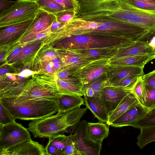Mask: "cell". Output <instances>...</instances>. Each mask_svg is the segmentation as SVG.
Here are the masks:
<instances>
[{"label": "cell", "instance_id": "44", "mask_svg": "<svg viewBox=\"0 0 155 155\" xmlns=\"http://www.w3.org/2000/svg\"><path fill=\"white\" fill-rule=\"evenodd\" d=\"M32 72L28 70H26L22 71L20 74V76L24 77L26 76L30 75L32 74Z\"/></svg>", "mask_w": 155, "mask_h": 155}, {"label": "cell", "instance_id": "13", "mask_svg": "<svg viewBox=\"0 0 155 155\" xmlns=\"http://www.w3.org/2000/svg\"><path fill=\"white\" fill-rule=\"evenodd\" d=\"M56 20L54 15L39 8L24 35L38 33L46 30Z\"/></svg>", "mask_w": 155, "mask_h": 155}, {"label": "cell", "instance_id": "19", "mask_svg": "<svg viewBox=\"0 0 155 155\" xmlns=\"http://www.w3.org/2000/svg\"><path fill=\"white\" fill-rule=\"evenodd\" d=\"M147 54L155 55L154 51L149 45L148 41H138L121 49L111 58Z\"/></svg>", "mask_w": 155, "mask_h": 155}, {"label": "cell", "instance_id": "49", "mask_svg": "<svg viewBox=\"0 0 155 155\" xmlns=\"http://www.w3.org/2000/svg\"><path fill=\"white\" fill-rule=\"evenodd\" d=\"M7 72V70L5 68H1L0 69V74L1 75L5 74Z\"/></svg>", "mask_w": 155, "mask_h": 155}, {"label": "cell", "instance_id": "15", "mask_svg": "<svg viewBox=\"0 0 155 155\" xmlns=\"http://www.w3.org/2000/svg\"><path fill=\"white\" fill-rule=\"evenodd\" d=\"M144 67L131 66L112 67L110 66L106 74L110 84L112 82L130 75L142 76L144 74Z\"/></svg>", "mask_w": 155, "mask_h": 155}, {"label": "cell", "instance_id": "31", "mask_svg": "<svg viewBox=\"0 0 155 155\" xmlns=\"http://www.w3.org/2000/svg\"><path fill=\"white\" fill-rule=\"evenodd\" d=\"M68 137L69 136H67L64 134H60L50 136L48 137L49 139L48 141L64 152L68 143Z\"/></svg>", "mask_w": 155, "mask_h": 155}, {"label": "cell", "instance_id": "22", "mask_svg": "<svg viewBox=\"0 0 155 155\" xmlns=\"http://www.w3.org/2000/svg\"><path fill=\"white\" fill-rule=\"evenodd\" d=\"M110 85L106 73L94 80L88 84L84 85L82 87L84 96L100 97V94L105 87Z\"/></svg>", "mask_w": 155, "mask_h": 155}, {"label": "cell", "instance_id": "28", "mask_svg": "<svg viewBox=\"0 0 155 155\" xmlns=\"http://www.w3.org/2000/svg\"><path fill=\"white\" fill-rule=\"evenodd\" d=\"M139 102L143 105L145 101L146 90L145 84L142 78L140 77L131 90Z\"/></svg>", "mask_w": 155, "mask_h": 155}, {"label": "cell", "instance_id": "16", "mask_svg": "<svg viewBox=\"0 0 155 155\" xmlns=\"http://www.w3.org/2000/svg\"><path fill=\"white\" fill-rule=\"evenodd\" d=\"M85 105L99 121L106 123L108 117V109L101 97L98 96H84Z\"/></svg>", "mask_w": 155, "mask_h": 155}, {"label": "cell", "instance_id": "6", "mask_svg": "<svg viewBox=\"0 0 155 155\" xmlns=\"http://www.w3.org/2000/svg\"><path fill=\"white\" fill-rule=\"evenodd\" d=\"M29 132L27 128L15 121L0 125V150L31 139Z\"/></svg>", "mask_w": 155, "mask_h": 155}, {"label": "cell", "instance_id": "27", "mask_svg": "<svg viewBox=\"0 0 155 155\" xmlns=\"http://www.w3.org/2000/svg\"><path fill=\"white\" fill-rule=\"evenodd\" d=\"M39 8L53 14L66 10L53 0H34Z\"/></svg>", "mask_w": 155, "mask_h": 155}, {"label": "cell", "instance_id": "4", "mask_svg": "<svg viewBox=\"0 0 155 155\" xmlns=\"http://www.w3.org/2000/svg\"><path fill=\"white\" fill-rule=\"evenodd\" d=\"M63 47L75 49L104 47L124 48L135 41L112 37L93 35H72L63 37Z\"/></svg>", "mask_w": 155, "mask_h": 155}, {"label": "cell", "instance_id": "42", "mask_svg": "<svg viewBox=\"0 0 155 155\" xmlns=\"http://www.w3.org/2000/svg\"><path fill=\"white\" fill-rule=\"evenodd\" d=\"M148 43L149 45L153 49L155 53V31L150 36Z\"/></svg>", "mask_w": 155, "mask_h": 155}, {"label": "cell", "instance_id": "32", "mask_svg": "<svg viewBox=\"0 0 155 155\" xmlns=\"http://www.w3.org/2000/svg\"><path fill=\"white\" fill-rule=\"evenodd\" d=\"M63 155H82L77 145L73 134L69 135L67 145L64 149Z\"/></svg>", "mask_w": 155, "mask_h": 155}, {"label": "cell", "instance_id": "11", "mask_svg": "<svg viewBox=\"0 0 155 155\" xmlns=\"http://www.w3.org/2000/svg\"><path fill=\"white\" fill-rule=\"evenodd\" d=\"M131 91L121 87L109 85L103 89L100 94V97L107 107L109 113Z\"/></svg>", "mask_w": 155, "mask_h": 155}, {"label": "cell", "instance_id": "41", "mask_svg": "<svg viewBox=\"0 0 155 155\" xmlns=\"http://www.w3.org/2000/svg\"><path fill=\"white\" fill-rule=\"evenodd\" d=\"M64 24L60 23L56 20L53 22L50 28L51 32L55 31L61 28Z\"/></svg>", "mask_w": 155, "mask_h": 155}, {"label": "cell", "instance_id": "9", "mask_svg": "<svg viewBox=\"0 0 155 155\" xmlns=\"http://www.w3.org/2000/svg\"><path fill=\"white\" fill-rule=\"evenodd\" d=\"M110 59L105 58L93 61L79 70L80 79L83 86L106 73L110 67Z\"/></svg>", "mask_w": 155, "mask_h": 155}, {"label": "cell", "instance_id": "7", "mask_svg": "<svg viewBox=\"0 0 155 155\" xmlns=\"http://www.w3.org/2000/svg\"><path fill=\"white\" fill-rule=\"evenodd\" d=\"M61 94L54 86L33 85L23 86L8 94L4 98H0L10 100L57 99Z\"/></svg>", "mask_w": 155, "mask_h": 155}, {"label": "cell", "instance_id": "34", "mask_svg": "<svg viewBox=\"0 0 155 155\" xmlns=\"http://www.w3.org/2000/svg\"><path fill=\"white\" fill-rule=\"evenodd\" d=\"M146 98L144 106L148 110L155 106V88L145 84Z\"/></svg>", "mask_w": 155, "mask_h": 155}, {"label": "cell", "instance_id": "38", "mask_svg": "<svg viewBox=\"0 0 155 155\" xmlns=\"http://www.w3.org/2000/svg\"><path fill=\"white\" fill-rule=\"evenodd\" d=\"M145 85L155 88V70L142 76Z\"/></svg>", "mask_w": 155, "mask_h": 155}, {"label": "cell", "instance_id": "25", "mask_svg": "<svg viewBox=\"0 0 155 155\" xmlns=\"http://www.w3.org/2000/svg\"><path fill=\"white\" fill-rule=\"evenodd\" d=\"M137 137V144L141 149L147 145L155 141V126L141 128Z\"/></svg>", "mask_w": 155, "mask_h": 155}, {"label": "cell", "instance_id": "10", "mask_svg": "<svg viewBox=\"0 0 155 155\" xmlns=\"http://www.w3.org/2000/svg\"><path fill=\"white\" fill-rule=\"evenodd\" d=\"M45 148L31 139L7 149L0 150V155H45Z\"/></svg>", "mask_w": 155, "mask_h": 155}, {"label": "cell", "instance_id": "36", "mask_svg": "<svg viewBox=\"0 0 155 155\" xmlns=\"http://www.w3.org/2000/svg\"><path fill=\"white\" fill-rule=\"evenodd\" d=\"M130 5L144 10L155 11V4L134 0H126Z\"/></svg>", "mask_w": 155, "mask_h": 155}, {"label": "cell", "instance_id": "8", "mask_svg": "<svg viewBox=\"0 0 155 155\" xmlns=\"http://www.w3.org/2000/svg\"><path fill=\"white\" fill-rule=\"evenodd\" d=\"M87 122H80L73 135L78 148L82 155H99L101 150L102 143L94 141L90 136L87 130Z\"/></svg>", "mask_w": 155, "mask_h": 155}, {"label": "cell", "instance_id": "24", "mask_svg": "<svg viewBox=\"0 0 155 155\" xmlns=\"http://www.w3.org/2000/svg\"><path fill=\"white\" fill-rule=\"evenodd\" d=\"M109 125L106 123L88 122L87 130L91 138L95 141L102 143L109 134Z\"/></svg>", "mask_w": 155, "mask_h": 155}, {"label": "cell", "instance_id": "26", "mask_svg": "<svg viewBox=\"0 0 155 155\" xmlns=\"http://www.w3.org/2000/svg\"><path fill=\"white\" fill-rule=\"evenodd\" d=\"M130 126L140 129L155 126V106L148 110L142 118L132 124Z\"/></svg>", "mask_w": 155, "mask_h": 155}, {"label": "cell", "instance_id": "40", "mask_svg": "<svg viewBox=\"0 0 155 155\" xmlns=\"http://www.w3.org/2000/svg\"><path fill=\"white\" fill-rule=\"evenodd\" d=\"M15 2L0 0V14L11 7L15 3Z\"/></svg>", "mask_w": 155, "mask_h": 155}, {"label": "cell", "instance_id": "14", "mask_svg": "<svg viewBox=\"0 0 155 155\" xmlns=\"http://www.w3.org/2000/svg\"><path fill=\"white\" fill-rule=\"evenodd\" d=\"M34 19L0 27L1 42H5L24 34Z\"/></svg>", "mask_w": 155, "mask_h": 155}, {"label": "cell", "instance_id": "2", "mask_svg": "<svg viewBox=\"0 0 155 155\" xmlns=\"http://www.w3.org/2000/svg\"><path fill=\"white\" fill-rule=\"evenodd\" d=\"M87 109L86 107L67 111H58L54 115L31 120L27 129L35 137H48L65 132L74 133Z\"/></svg>", "mask_w": 155, "mask_h": 155}, {"label": "cell", "instance_id": "18", "mask_svg": "<svg viewBox=\"0 0 155 155\" xmlns=\"http://www.w3.org/2000/svg\"><path fill=\"white\" fill-rule=\"evenodd\" d=\"M155 59V55L147 54L121 58H111L109 64L110 66H131L144 67L150 61Z\"/></svg>", "mask_w": 155, "mask_h": 155}, {"label": "cell", "instance_id": "29", "mask_svg": "<svg viewBox=\"0 0 155 155\" xmlns=\"http://www.w3.org/2000/svg\"><path fill=\"white\" fill-rule=\"evenodd\" d=\"M40 43L38 42L28 45L22 48L19 53L9 61L10 63H13L19 61L32 54L39 48Z\"/></svg>", "mask_w": 155, "mask_h": 155}, {"label": "cell", "instance_id": "12", "mask_svg": "<svg viewBox=\"0 0 155 155\" xmlns=\"http://www.w3.org/2000/svg\"><path fill=\"white\" fill-rule=\"evenodd\" d=\"M148 110L139 102L112 122L110 126L114 127L130 126L142 118Z\"/></svg>", "mask_w": 155, "mask_h": 155}, {"label": "cell", "instance_id": "33", "mask_svg": "<svg viewBox=\"0 0 155 155\" xmlns=\"http://www.w3.org/2000/svg\"><path fill=\"white\" fill-rule=\"evenodd\" d=\"M77 11L70 9L64 10L57 12L54 14L56 20L58 22L65 24L71 20L76 15Z\"/></svg>", "mask_w": 155, "mask_h": 155}, {"label": "cell", "instance_id": "35", "mask_svg": "<svg viewBox=\"0 0 155 155\" xmlns=\"http://www.w3.org/2000/svg\"><path fill=\"white\" fill-rule=\"evenodd\" d=\"M15 121L6 109L0 103V125H5Z\"/></svg>", "mask_w": 155, "mask_h": 155}, {"label": "cell", "instance_id": "48", "mask_svg": "<svg viewBox=\"0 0 155 155\" xmlns=\"http://www.w3.org/2000/svg\"><path fill=\"white\" fill-rule=\"evenodd\" d=\"M54 67L55 68H58L60 66V64L58 60H54L53 62Z\"/></svg>", "mask_w": 155, "mask_h": 155}, {"label": "cell", "instance_id": "50", "mask_svg": "<svg viewBox=\"0 0 155 155\" xmlns=\"http://www.w3.org/2000/svg\"><path fill=\"white\" fill-rule=\"evenodd\" d=\"M5 55V54L3 53L0 54V61H1L3 59Z\"/></svg>", "mask_w": 155, "mask_h": 155}, {"label": "cell", "instance_id": "37", "mask_svg": "<svg viewBox=\"0 0 155 155\" xmlns=\"http://www.w3.org/2000/svg\"><path fill=\"white\" fill-rule=\"evenodd\" d=\"M58 4L63 6L66 10H77L79 7L77 0H53Z\"/></svg>", "mask_w": 155, "mask_h": 155}, {"label": "cell", "instance_id": "3", "mask_svg": "<svg viewBox=\"0 0 155 155\" xmlns=\"http://www.w3.org/2000/svg\"><path fill=\"white\" fill-rule=\"evenodd\" d=\"M0 103L15 120H33L51 116L58 111L57 99L10 100L0 98Z\"/></svg>", "mask_w": 155, "mask_h": 155}, {"label": "cell", "instance_id": "39", "mask_svg": "<svg viewBox=\"0 0 155 155\" xmlns=\"http://www.w3.org/2000/svg\"><path fill=\"white\" fill-rule=\"evenodd\" d=\"M46 155H63L64 152L48 141L45 147Z\"/></svg>", "mask_w": 155, "mask_h": 155}, {"label": "cell", "instance_id": "47", "mask_svg": "<svg viewBox=\"0 0 155 155\" xmlns=\"http://www.w3.org/2000/svg\"><path fill=\"white\" fill-rule=\"evenodd\" d=\"M155 4V0H134Z\"/></svg>", "mask_w": 155, "mask_h": 155}, {"label": "cell", "instance_id": "5", "mask_svg": "<svg viewBox=\"0 0 155 155\" xmlns=\"http://www.w3.org/2000/svg\"><path fill=\"white\" fill-rule=\"evenodd\" d=\"M0 14V27L33 19L39 9L34 0H18Z\"/></svg>", "mask_w": 155, "mask_h": 155}, {"label": "cell", "instance_id": "20", "mask_svg": "<svg viewBox=\"0 0 155 155\" xmlns=\"http://www.w3.org/2000/svg\"><path fill=\"white\" fill-rule=\"evenodd\" d=\"M63 55L66 70L77 71L92 61L96 60L87 56L76 53L66 49Z\"/></svg>", "mask_w": 155, "mask_h": 155}, {"label": "cell", "instance_id": "23", "mask_svg": "<svg viewBox=\"0 0 155 155\" xmlns=\"http://www.w3.org/2000/svg\"><path fill=\"white\" fill-rule=\"evenodd\" d=\"M81 96L61 94L57 98L58 111H67L85 105L84 99Z\"/></svg>", "mask_w": 155, "mask_h": 155}, {"label": "cell", "instance_id": "21", "mask_svg": "<svg viewBox=\"0 0 155 155\" xmlns=\"http://www.w3.org/2000/svg\"><path fill=\"white\" fill-rule=\"evenodd\" d=\"M139 102L135 94L131 91L123 98L113 110L109 113L106 123L110 126L112 122Z\"/></svg>", "mask_w": 155, "mask_h": 155}, {"label": "cell", "instance_id": "46", "mask_svg": "<svg viewBox=\"0 0 155 155\" xmlns=\"http://www.w3.org/2000/svg\"><path fill=\"white\" fill-rule=\"evenodd\" d=\"M56 54V53L53 51H48L45 54V55L48 57L52 58Z\"/></svg>", "mask_w": 155, "mask_h": 155}, {"label": "cell", "instance_id": "45", "mask_svg": "<svg viewBox=\"0 0 155 155\" xmlns=\"http://www.w3.org/2000/svg\"><path fill=\"white\" fill-rule=\"evenodd\" d=\"M45 68L46 71L48 73H51L52 70V66L50 63H46L45 65Z\"/></svg>", "mask_w": 155, "mask_h": 155}, {"label": "cell", "instance_id": "1", "mask_svg": "<svg viewBox=\"0 0 155 155\" xmlns=\"http://www.w3.org/2000/svg\"><path fill=\"white\" fill-rule=\"evenodd\" d=\"M64 37L93 35L114 37L132 41H147L151 30L130 22L99 18H73L61 28Z\"/></svg>", "mask_w": 155, "mask_h": 155}, {"label": "cell", "instance_id": "43", "mask_svg": "<svg viewBox=\"0 0 155 155\" xmlns=\"http://www.w3.org/2000/svg\"><path fill=\"white\" fill-rule=\"evenodd\" d=\"M21 49L22 48L20 49L18 48L15 50L8 57V61L9 62L13 58L19 53Z\"/></svg>", "mask_w": 155, "mask_h": 155}, {"label": "cell", "instance_id": "17", "mask_svg": "<svg viewBox=\"0 0 155 155\" xmlns=\"http://www.w3.org/2000/svg\"><path fill=\"white\" fill-rule=\"evenodd\" d=\"M123 48L118 47L67 49L78 54L89 57L94 60L111 59Z\"/></svg>", "mask_w": 155, "mask_h": 155}, {"label": "cell", "instance_id": "30", "mask_svg": "<svg viewBox=\"0 0 155 155\" xmlns=\"http://www.w3.org/2000/svg\"><path fill=\"white\" fill-rule=\"evenodd\" d=\"M141 76L132 75L111 83L110 85L122 87L125 89L131 91L138 78Z\"/></svg>", "mask_w": 155, "mask_h": 155}]
</instances>
